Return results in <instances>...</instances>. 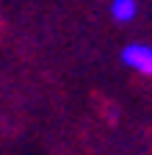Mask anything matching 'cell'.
<instances>
[{
    "mask_svg": "<svg viewBox=\"0 0 152 155\" xmlns=\"http://www.w3.org/2000/svg\"><path fill=\"white\" fill-rule=\"evenodd\" d=\"M122 64L144 78H152V45L147 42H130L122 47Z\"/></svg>",
    "mask_w": 152,
    "mask_h": 155,
    "instance_id": "1",
    "label": "cell"
},
{
    "mask_svg": "<svg viewBox=\"0 0 152 155\" xmlns=\"http://www.w3.org/2000/svg\"><path fill=\"white\" fill-rule=\"evenodd\" d=\"M136 14H138V3L136 0H111V17L116 19L119 25L133 22Z\"/></svg>",
    "mask_w": 152,
    "mask_h": 155,
    "instance_id": "2",
    "label": "cell"
}]
</instances>
